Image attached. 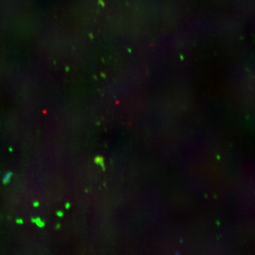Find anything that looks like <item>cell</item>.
Returning <instances> with one entry per match:
<instances>
[{"label": "cell", "instance_id": "8992f818", "mask_svg": "<svg viewBox=\"0 0 255 255\" xmlns=\"http://www.w3.org/2000/svg\"><path fill=\"white\" fill-rule=\"evenodd\" d=\"M40 206V203H39V202H38V201H35L33 203V206L34 207H38Z\"/></svg>", "mask_w": 255, "mask_h": 255}, {"label": "cell", "instance_id": "7a4b0ae2", "mask_svg": "<svg viewBox=\"0 0 255 255\" xmlns=\"http://www.w3.org/2000/svg\"><path fill=\"white\" fill-rule=\"evenodd\" d=\"M31 221H32V223H35L37 226L38 227H40V228L43 227L45 225V222L43 220H42L40 218H31Z\"/></svg>", "mask_w": 255, "mask_h": 255}, {"label": "cell", "instance_id": "3957f363", "mask_svg": "<svg viewBox=\"0 0 255 255\" xmlns=\"http://www.w3.org/2000/svg\"><path fill=\"white\" fill-rule=\"evenodd\" d=\"M95 162L102 166L103 165V158L100 157H97L95 158Z\"/></svg>", "mask_w": 255, "mask_h": 255}, {"label": "cell", "instance_id": "5b68a950", "mask_svg": "<svg viewBox=\"0 0 255 255\" xmlns=\"http://www.w3.org/2000/svg\"><path fill=\"white\" fill-rule=\"evenodd\" d=\"M16 222V223H18V224H23V220L22 219H21V218L17 219Z\"/></svg>", "mask_w": 255, "mask_h": 255}, {"label": "cell", "instance_id": "ba28073f", "mask_svg": "<svg viewBox=\"0 0 255 255\" xmlns=\"http://www.w3.org/2000/svg\"><path fill=\"white\" fill-rule=\"evenodd\" d=\"M60 224H57L56 225V229H58V228H60Z\"/></svg>", "mask_w": 255, "mask_h": 255}, {"label": "cell", "instance_id": "277c9868", "mask_svg": "<svg viewBox=\"0 0 255 255\" xmlns=\"http://www.w3.org/2000/svg\"><path fill=\"white\" fill-rule=\"evenodd\" d=\"M56 214H57V215L58 216V217H62V216H63V215H64L63 212H62V211H61V210H58V211H57Z\"/></svg>", "mask_w": 255, "mask_h": 255}, {"label": "cell", "instance_id": "6da1fadb", "mask_svg": "<svg viewBox=\"0 0 255 255\" xmlns=\"http://www.w3.org/2000/svg\"><path fill=\"white\" fill-rule=\"evenodd\" d=\"M12 175H13V172H11V171H8L4 175L2 178V183L4 184H8L10 181H11V178L12 177Z\"/></svg>", "mask_w": 255, "mask_h": 255}, {"label": "cell", "instance_id": "52a82bcc", "mask_svg": "<svg viewBox=\"0 0 255 255\" xmlns=\"http://www.w3.org/2000/svg\"><path fill=\"white\" fill-rule=\"evenodd\" d=\"M70 203H67L65 204V208H66V209H69V208H70Z\"/></svg>", "mask_w": 255, "mask_h": 255}]
</instances>
